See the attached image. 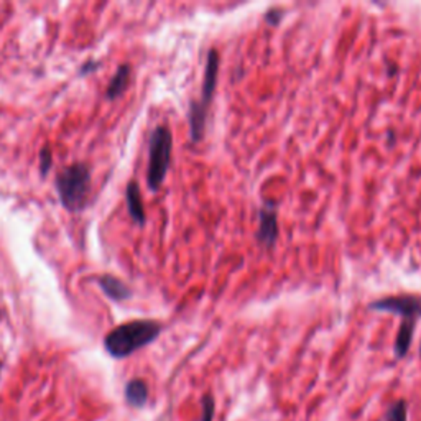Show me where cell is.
Returning <instances> with one entry per match:
<instances>
[{
    "instance_id": "cell-19",
    "label": "cell",
    "mask_w": 421,
    "mask_h": 421,
    "mask_svg": "<svg viewBox=\"0 0 421 421\" xmlns=\"http://www.w3.org/2000/svg\"><path fill=\"white\" fill-rule=\"evenodd\" d=\"M420 352H421V346H420Z\"/></svg>"
},
{
    "instance_id": "cell-11",
    "label": "cell",
    "mask_w": 421,
    "mask_h": 421,
    "mask_svg": "<svg viewBox=\"0 0 421 421\" xmlns=\"http://www.w3.org/2000/svg\"><path fill=\"white\" fill-rule=\"evenodd\" d=\"M415 319H403L402 321L397 339H395V355L397 357H405L408 349H410L415 334Z\"/></svg>"
},
{
    "instance_id": "cell-14",
    "label": "cell",
    "mask_w": 421,
    "mask_h": 421,
    "mask_svg": "<svg viewBox=\"0 0 421 421\" xmlns=\"http://www.w3.org/2000/svg\"><path fill=\"white\" fill-rule=\"evenodd\" d=\"M387 421H406V403L403 400L395 403L388 410Z\"/></svg>"
},
{
    "instance_id": "cell-4",
    "label": "cell",
    "mask_w": 421,
    "mask_h": 421,
    "mask_svg": "<svg viewBox=\"0 0 421 421\" xmlns=\"http://www.w3.org/2000/svg\"><path fill=\"white\" fill-rule=\"evenodd\" d=\"M368 310L393 313L397 316H403V319H415L416 321V319L421 318V296L406 295V293L385 296L372 301L368 305Z\"/></svg>"
},
{
    "instance_id": "cell-9",
    "label": "cell",
    "mask_w": 421,
    "mask_h": 421,
    "mask_svg": "<svg viewBox=\"0 0 421 421\" xmlns=\"http://www.w3.org/2000/svg\"><path fill=\"white\" fill-rule=\"evenodd\" d=\"M125 203H127V210H129L132 221L137 222L138 226H143L145 221H147V216H145L142 192H140V186L137 181H129V184H127Z\"/></svg>"
},
{
    "instance_id": "cell-17",
    "label": "cell",
    "mask_w": 421,
    "mask_h": 421,
    "mask_svg": "<svg viewBox=\"0 0 421 421\" xmlns=\"http://www.w3.org/2000/svg\"><path fill=\"white\" fill-rule=\"evenodd\" d=\"M99 66H100V63H99V61H96V60L86 61V63L82 64L81 68H79V76H87V74L98 71Z\"/></svg>"
},
{
    "instance_id": "cell-1",
    "label": "cell",
    "mask_w": 421,
    "mask_h": 421,
    "mask_svg": "<svg viewBox=\"0 0 421 421\" xmlns=\"http://www.w3.org/2000/svg\"><path fill=\"white\" fill-rule=\"evenodd\" d=\"M161 331H163L161 323L153 319H135L114 328L104 337V348L116 359L129 357L138 349L152 344Z\"/></svg>"
},
{
    "instance_id": "cell-5",
    "label": "cell",
    "mask_w": 421,
    "mask_h": 421,
    "mask_svg": "<svg viewBox=\"0 0 421 421\" xmlns=\"http://www.w3.org/2000/svg\"><path fill=\"white\" fill-rule=\"evenodd\" d=\"M278 235L280 227L276 209L271 203H267L258 210V231L256 234V239L257 242L263 245L265 249H271L276 244V240H278Z\"/></svg>"
},
{
    "instance_id": "cell-7",
    "label": "cell",
    "mask_w": 421,
    "mask_h": 421,
    "mask_svg": "<svg viewBox=\"0 0 421 421\" xmlns=\"http://www.w3.org/2000/svg\"><path fill=\"white\" fill-rule=\"evenodd\" d=\"M98 285L104 292V295L111 298L112 301H125L132 296V289L127 283L114 275H100L98 278Z\"/></svg>"
},
{
    "instance_id": "cell-12",
    "label": "cell",
    "mask_w": 421,
    "mask_h": 421,
    "mask_svg": "<svg viewBox=\"0 0 421 421\" xmlns=\"http://www.w3.org/2000/svg\"><path fill=\"white\" fill-rule=\"evenodd\" d=\"M125 398L129 405L135 408H142L148 400V387L142 379H134L127 384Z\"/></svg>"
},
{
    "instance_id": "cell-6",
    "label": "cell",
    "mask_w": 421,
    "mask_h": 421,
    "mask_svg": "<svg viewBox=\"0 0 421 421\" xmlns=\"http://www.w3.org/2000/svg\"><path fill=\"white\" fill-rule=\"evenodd\" d=\"M219 66H221V56L216 48H210L206 58V68H204V78H203V87H201V99L199 102L204 107H210L214 94H216L217 87V78H219Z\"/></svg>"
},
{
    "instance_id": "cell-3",
    "label": "cell",
    "mask_w": 421,
    "mask_h": 421,
    "mask_svg": "<svg viewBox=\"0 0 421 421\" xmlns=\"http://www.w3.org/2000/svg\"><path fill=\"white\" fill-rule=\"evenodd\" d=\"M173 152V135L166 125L153 129L148 142V166L147 184L150 191H158L168 174Z\"/></svg>"
},
{
    "instance_id": "cell-8",
    "label": "cell",
    "mask_w": 421,
    "mask_h": 421,
    "mask_svg": "<svg viewBox=\"0 0 421 421\" xmlns=\"http://www.w3.org/2000/svg\"><path fill=\"white\" fill-rule=\"evenodd\" d=\"M208 112L209 109L204 107L199 100H191L190 104V135L195 143H199L204 138L206 122H208Z\"/></svg>"
},
{
    "instance_id": "cell-18",
    "label": "cell",
    "mask_w": 421,
    "mask_h": 421,
    "mask_svg": "<svg viewBox=\"0 0 421 421\" xmlns=\"http://www.w3.org/2000/svg\"><path fill=\"white\" fill-rule=\"evenodd\" d=\"M0 319H2V313H0Z\"/></svg>"
},
{
    "instance_id": "cell-10",
    "label": "cell",
    "mask_w": 421,
    "mask_h": 421,
    "mask_svg": "<svg viewBox=\"0 0 421 421\" xmlns=\"http://www.w3.org/2000/svg\"><path fill=\"white\" fill-rule=\"evenodd\" d=\"M130 82V64H120L105 89V99L116 100L127 91Z\"/></svg>"
},
{
    "instance_id": "cell-15",
    "label": "cell",
    "mask_w": 421,
    "mask_h": 421,
    "mask_svg": "<svg viewBox=\"0 0 421 421\" xmlns=\"http://www.w3.org/2000/svg\"><path fill=\"white\" fill-rule=\"evenodd\" d=\"M282 19H283L282 8H270V10H267V13H265V21L267 24H270L271 26L280 25Z\"/></svg>"
},
{
    "instance_id": "cell-13",
    "label": "cell",
    "mask_w": 421,
    "mask_h": 421,
    "mask_svg": "<svg viewBox=\"0 0 421 421\" xmlns=\"http://www.w3.org/2000/svg\"><path fill=\"white\" fill-rule=\"evenodd\" d=\"M51 166H53V153L50 150V147H43L42 150H39V173H42L43 178L50 173Z\"/></svg>"
},
{
    "instance_id": "cell-16",
    "label": "cell",
    "mask_w": 421,
    "mask_h": 421,
    "mask_svg": "<svg viewBox=\"0 0 421 421\" xmlns=\"http://www.w3.org/2000/svg\"><path fill=\"white\" fill-rule=\"evenodd\" d=\"M203 406H204L203 421H210L213 420V413H214V402H213V397H210V395H206L204 397Z\"/></svg>"
},
{
    "instance_id": "cell-2",
    "label": "cell",
    "mask_w": 421,
    "mask_h": 421,
    "mask_svg": "<svg viewBox=\"0 0 421 421\" xmlns=\"http://www.w3.org/2000/svg\"><path fill=\"white\" fill-rule=\"evenodd\" d=\"M55 188L61 204L69 213L84 209L91 190V168L82 161L66 166L56 174Z\"/></svg>"
}]
</instances>
